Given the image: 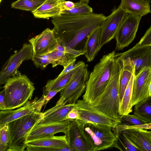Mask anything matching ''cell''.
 I'll return each mask as SVG.
<instances>
[{
  "label": "cell",
  "instance_id": "30",
  "mask_svg": "<svg viewBox=\"0 0 151 151\" xmlns=\"http://www.w3.org/2000/svg\"><path fill=\"white\" fill-rule=\"evenodd\" d=\"M89 1V0H80L78 2L74 3L73 8L69 10L63 11L62 14L82 15L92 13L93 9L88 5Z\"/></svg>",
  "mask_w": 151,
  "mask_h": 151
},
{
  "label": "cell",
  "instance_id": "11",
  "mask_svg": "<svg viewBox=\"0 0 151 151\" xmlns=\"http://www.w3.org/2000/svg\"><path fill=\"white\" fill-rule=\"evenodd\" d=\"M128 13L120 6L114 10L102 25L100 35L99 49L114 38L119 26Z\"/></svg>",
  "mask_w": 151,
  "mask_h": 151
},
{
  "label": "cell",
  "instance_id": "13",
  "mask_svg": "<svg viewBox=\"0 0 151 151\" xmlns=\"http://www.w3.org/2000/svg\"><path fill=\"white\" fill-rule=\"evenodd\" d=\"M29 41L32 46L33 55H36L49 53L56 48L59 42L53 30L48 28Z\"/></svg>",
  "mask_w": 151,
  "mask_h": 151
},
{
  "label": "cell",
  "instance_id": "41",
  "mask_svg": "<svg viewBox=\"0 0 151 151\" xmlns=\"http://www.w3.org/2000/svg\"><path fill=\"white\" fill-rule=\"evenodd\" d=\"M58 151H74L70 146L68 145L61 148L58 149Z\"/></svg>",
  "mask_w": 151,
  "mask_h": 151
},
{
  "label": "cell",
  "instance_id": "28",
  "mask_svg": "<svg viewBox=\"0 0 151 151\" xmlns=\"http://www.w3.org/2000/svg\"><path fill=\"white\" fill-rule=\"evenodd\" d=\"M52 60V67L60 65L65 67L70 60L66 52L65 47L59 42L56 48L48 53Z\"/></svg>",
  "mask_w": 151,
  "mask_h": 151
},
{
  "label": "cell",
  "instance_id": "23",
  "mask_svg": "<svg viewBox=\"0 0 151 151\" xmlns=\"http://www.w3.org/2000/svg\"><path fill=\"white\" fill-rule=\"evenodd\" d=\"M101 26L93 30L86 37L83 50L85 52L84 55L88 62L93 60L100 50L99 42Z\"/></svg>",
  "mask_w": 151,
  "mask_h": 151
},
{
  "label": "cell",
  "instance_id": "16",
  "mask_svg": "<svg viewBox=\"0 0 151 151\" xmlns=\"http://www.w3.org/2000/svg\"><path fill=\"white\" fill-rule=\"evenodd\" d=\"M26 144L27 151H58L69 145L65 135L40 138L27 142Z\"/></svg>",
  "mask_w": 151,
  "mask_h": 151
},
{
  "label": "cell",
  "instance_id": "36",
  "mask_svg": "<svg viewBox=\"0 0 151 151\" xmlns=\"http://www.w3.org/2000/svg\"><path fill=\"white\" fill-rule=\"evenodd\" d=\"M136 45L140 46H151V25Z\"/></svg>",
  "mask_w": 151,
  "mask_h": 151
},
{
  "label": "cell",
  "instance_id": "10",
  "mask_svg": "<svg viewBox=\"0 0 151 151\" xmlns=\"http://www.w3.org/2000/svg\"><path fill=\"white\" fill-rule=\"evenodd\" d=\"M142 17L128 14L118 28L114 38L115 50H122L134 40Z\"/></svg>",
  "mask_w": 151,
  "mask_h": 151
},
{
  "label": "cell",
  "instance_id": "43",
  "mask_svg": "<svg viewBox=\"0 0 151 151\" xmlns=\"http://www.w3.org/2000/svg\"><path fill=\"white\" fill-rule=\"evenodd\" d=\"M1 0H0V2H1Z\"/></svg>",
  "mask_w": 151,
  "mask_h": 151
},
{
  "label": "cell",
  "instance_id": "26",
  "mask_svg": "<svg viewBox=\"0 0 151 151\" xmlns=\"http://www.w3.org/2000/svg\"><path fill=\"white\" fill-rule=\"evenodd\" d=\"M134 75L131 77L120 103L119 113L122 116L132 111V98Z\"/></svg>",
  "mask_w": 151,
  "mask_h": 151
},
{
  "label": "cell",
  "instance_id": "22",
  "mask_svg": "<svg viewBox=\"0 0 151 151\" xmlns=\"http://www.w3.org/2000/svg\"><path fill=\"white\" fill-rule=\"evenodd\" d=\"M148 0H121V7L128 14L142 17L151 12Z\"/></svg>",
  "mask_w": 151,
  "mask_h": 151
},
{
  "label": "cell",
  "instance_id": "8",
  "mask_svg": "<svg viewBox=\"0 0 151 151\" xmlns=\"http://www.w3.org/2000/svg\"><path fill=\"white\" fill-rule=\"evenodd\" d=\"M33 55L31 44L23 45L22 48L10 56L4 65L0 72V83H5L7 79L19 73L18 69L22 63L31 59Z\"/></svg>",
  "mask_w": 151,
  "mask_h": 151
},
{
  "label": "cell",
  "instance_id": "9",
  "mask_svg": "<svg viewBox=\"0 0 151 151\" xmlns=\"http://www.w3.org/2000/svg\"><path fill=\"white\" fill-rule=\"evenodd\" d=\"M75 108L79 112L80 120L85 122L106 125L112 128L122 123L120 120L106 116L83 99L77 101L75 104Z\"/></svg>",
  "mask_w": 151,
  "mask_h": 151
},
{
  "label": "cell",
  "instance_id": "29",
  "mask_svg": "<svg viewBox=\"0 0 151 151\" xmlns=\"http://www.w3.org/2000/svg\"><path fill=\"white\" fill-rule=\"evenodd\" d=\"M46 0H17L11 5L12 8L32 12L41 6Z\"/></svg>",
  "mask_w": 151,
  "mask_h": 151
},
{
  "label": "cell",
  "instance_id": "40",
  "mask_svg": "<svg viewBox=\"0 0 151 151\" xmlns=\"http://www.w3.org/2000/svg\"><path fill=\"white\" fill-rule=\"evenodd\" d=\"M4 89L0 93V109L1 110H6L4 100Z\"/></svg>",
  "mask_w": 151,
  "mask_h": 151
},
{
  "label": "cell",
  "instance_id": "7",
  "mask_svg": "<svg viewBox=\"0 0 151 151\" xmlns=\"http://www.w3.org/2000/svg\"><path fill=\"white\" fill-rule=\"evenodd\" d=\"M88 67L85 63L74 73L69 82L60 91V98L56 105L76 103L85 91L90 74Z\"/></svg>",
  "mask_w": 151,
  "mask_h": 151
},
{
  "label": "cell",
  "instance_id": "19",
  "mask_svg": "<svg viewBox=\"0 0 151 151\" xmlns=\"http://www.w3.org/2000/svg\"><path fill=\"white\" fill-rule=\"evenodd\" d=\"M75 104L56 105L43 113L42 118L39 123L50 124L65 120L68 113L74 108Z\"/></svg>",
  "mask_w": 151,
  "mask_h": 151
},
{
  "label": "cell",
  "instance_id": "25",
  "mask_svg": "<svg viewBox=\"0 0 151 151\" xmlns=\"http://www.w3.org/2000/svg\"><path fill=\"white\" fill-rule=\"evenodd\" d=\"M82 65L76 68L60 77H57L53 79L49 80L43 88L42 95H46L49 91L51 90H62L69 82L74 73Z\"/></svg>",
  "mask_w": 151,
  "mask_h": 151
},
{
  "label": "cell",
  "instance_id": "17",
  "mask_svg": "<svg viewBox=\"0 0 151 151\" xmlns=\"http://www.w3.org/2000/svg\"><path fill=\"white\" fill-rule=\"evenodd\" d=\"M122 53L128 57L133 62L134 66V76L137 75L143 68L151 66V46L136 44Z\"/></svg>",
  "mask_w": 151,
  "mask_h": 151
},
{
  "label": "cell",
  "instance_id": "35",
  "mask_svg": "<svg viewBox=\"0 0 151 151\" xmlns=\"http://www.w3.org/2000/svg\"><path fill=\"white\" fill-rule=\"evenodd\" d=\"M122 139L123 143L122 142V143L126 151H140L136 145L123 134Z\"/></svg>",
  "mask_w": 151,
  "mask_h": 151
},
{
  "label": "cell",
  "instance_id": "27",
  "mask_svg": "<svg viewBox=\"0 0 151 151\" xmlns=\"http://www.w3.org/2000/svg\"><path fill=\"white\" fill-rule=\"evenodd\" d=\"M133 114L147 123H151V96L134 105Z\"/></svg>",
  "mask_w": 151,
  "mask_h": 151
},
{
  "label": "cell",
  "instance_id": "3",
  "mask_svg": "<svg viewBox=\"0 0 151 151\" xmlns=\"http://www.w3.org/2000/svg\"><path fill=\"white\" fill-rule=\"evenodd\" d=\"M115 50L103 56L89 74L83 99L92 104L103 93L110 78Z\"/></svg>",
  "mask_w": 151,
  "mask_h": 151
},
{
  "label": "cell",
  "instance_id": "4",
  "mask_svg": "<svg viewBox=\"0 0 151 151\" xmlns=\"http://www.w3.org/2000/svg\"><path fill=\"white\" fill-rule=\"evenodd\" d=\"M80 131L90 151L107 150L113 147L122 151L118 144V138L112 127L77 120Z\"/></svg>",
  "mask_w": 151,
  "mask_h": 151
},
{
  "label": "cell",
  "instance_id": "24",
  "mask_svg": "<svg viewBox=\"0 0 151 151\" xmlns=\"http://www.w3.org/2000/svg\"><path fill=\"white\" fill-rule=\"evenodd\" d=\"M123 63L119 80L120 103L123 98L125 91L132 76L134 74V66L129 58L124 55Z\"/></svg>",
  "mask_w": 151,
  "mask_h": 151
},
{
  "label": "cell",
  "instance_id": "34",
  "mask_svg": "<svg viewBox=\"0 0 151 151\" xmlns=\"http://www.w3.org/2000/svg\"><path fill=\"white\" fill-rule=\"evenodd\" d=\"M122 121L128 122L133 125H139L147 123L144 120L134 114L130 115L129 114L122 116L121 121Z\"/></svg>",
  "mask_w": 151,
  "mask_h": 151
},
{
  "label": "cell",
  "instance_id": "12",
  "mask_svg": "<svg viewBox=\"0 0 151 151\" xmlns=\"http://www.w3.org/2000/svg\"><path fill=\"white\" fill-rule=\"evenodd\" d=\"M45 105L44 96L38 99L35 97L32 100L19 109L14 110H6L0 112V124L8 123L9 122L19 118L25 115L35 112H40L42 107Z\"/></svg>",
  "mask_w": 151,
  "mask_h": 151
},
{
  "label": "cell",
  "instance_id": "18",
  "mask_svg": "<svg viewBox=\"0 0 151 151\" xmlns=\"http://www.w3.org/2000/svg\"><path fill=\"white\" fill-rule=\"evenodd\" d=\"M121 133L136 145L140 151H151V131L134 128L125 129Z\"/></svg>",
  "mask_w": 151,
  "mask_h": 151
},
{
  "label": "cell",
  "instance_id": "37",
  "mask_svg": "<svg viewBox=\"0 0 151 151\" xmlns=\"http://www.w3.org/2000/svg\"><path fill=\"white\" fill-rule=\"evenodd\" d=\"M76 120H81V118L78 110L74 108L68 113L66 120L70 122Z\"/></svg>",
  "mask_w": 151,
  "mask_h": 151
},
{
  "label": "cell",
  "instance_id": "39",
  "mask_svg": "<svg viewBox=\"0 0 151 151\" xmlns=\"http://www.w3.org/2000/svg\"><path fill=\"white\" fill-rule=\"evenodd\" d=\"M74 6V3L70 1H65L62 3V7L63 11L69 10L73 8Z\"/></svg>",
  "mask_w": 151,
  "mask_h": 151
},
{
  "label": "cell",
  "instance_id": "1",
  "mask_svg": "<svg viewBox=\"0 0 151 151\" xmlns=\"http://www.w3.org/2000/svg\"><path fill=\"white\" fill-rule=\"evenodd\" d=\"M106 17L102 14L93 12L82 15L62 14L52 17V30L63 46L75 49L91 32L102 25Z\"/></svg>",
  "mask_w": 151,
  "mask_h": 151
},
{
  "label": "cell",
  "instance_id": "21",
  "mask_svg": "<svg viewBox=\"0 0 151 151\" xmlns=\"http://www.w3.org/2000/svg\"><path fill=\"white\" fill-rule=\"evenodd\" d=\"M65 0H46L38 9L32 12L36 18L48 19L60 15L63 11L62 2Z\"/></svg>",
  "mask_w": 151,
  "mask_h": 151
},
{
  "label": "cell",
  "instance_id": "38",
  "mask_svg": "<svg viewBox=\"0 0 151 151\" xmlns=\"http://www.w3.org/2000/svg\"><path fill=\"white\" fill-rule=\"evenodd\" d=\"M61 90H51L49 91L46 95L45 96L42 95L44 96L45 104H46L53 97L58 93L60 92Z\"/></svg>",
  "mask_w": 151,
  "mask_h": 151
},
{
  "label": "cell",
  "instance_id": "33",
  "mask_svg": "<svg viewBox=\"0 0 151 151\" xmlns=\"http://www.w3.org/2000/svg\"><path fill=\"white\" fill-rule=\"evenodd\" d=\"M76 59L70 60L66 66L64 67L63 70L57 77H60L68 73L76 68L85 63L83 61H78L76 63Z\"/></svg>",
  "mask_w": 151,
  "mask_h": 151
},
{
  "label": "cell",
  "instance_id": "42",
  "mask_svg": "<svg viewBox=\"0 0 151 151\" xmlns=\"http://www.w3.org/2000/svg\"><path fill=\"white\" fill-rule=\"evenodd\" d=\"M151 96V80L150 86L149 96Z\"/></svg>",
  "mask_w": 151,
  "mask_h": 151
},
{
  "label": "cell",
  "instance_id": "5",
  "mask_svg": "<svg viewBox=\"0 0 151 151\" xmlns=\"http://www.w3.org/2000/svg\"><path fill=\"white\" fill-rule=\"evenodd\" d=\"M3 88L5 110L23 106L31 99L35 89L29 78L20 73L9 78Z\"/></svg>",
  "mask_w": 151,
  "mask_h": 151
},
{
  "label": "cell",
  "instance_id": "14",
  "mask_svg": "<svg viewBox=\"0 0 151 151\" xmlns=\"http://www.w3.org/2000/svg\"><path fill=\"white\" fill-rule=\"evenodd\" d=\"M71 124V122L67 120L50 124L38 123L32 128L29 134L26 142L53 136L58 133L63 132L65 134L68 131Z\"/></svg>",
  "mask_w": 151,
  "mask_h": 151
},
{
  "label": "cell",
  "instance_id": "15",
  "mask_svg": "<svg viewBox=\"0 0 151 151\" xmlns=\"http://www.w3.org/2000/svg\"><path fill=\"white\" fill-rule=\"evenodd\" d=\"M151 66L143 68L134 76L132 98L133 106L149 96Z\"/></svg>",
  "mask_w": 151,
  "mask_h": 151
},
{
  "label": "cell",
  "instance_id": "20",
  "mask_svg": "<svg viewBox=\"0 0 151 151\" xmlns=\"http://www.w3.org/2000/svg\"><path fill=\"white\" fill-rule=\"evenodd\" d=\"M65 135L69 145L74 151H90L80 131L77 120L71 122L70 127Z\"/></svg>",
  "mask_w": 151,
  "mask_h": 151
},
{
  "label": "cell",
  "instance_id": "32",
  "mask_svg": "<svg viewBox=\"0 0 151 151\" xmlns=\"http://www.w3.org/2000/svg\"><path fill=\"white\" fill-rule=\"evenodd\" d=\"M31 60L37 68L44 69L49 64H51L52 60L49 54L43 55H33Z\"/></svg>",
  "mask_w": 151,
  "mask_h": 151
},
{
  "label": "cell",
  "instance_id": "2",
  "mask_svg": "<svg viewBox=\"0 0 151 151\" xmlns=\"http://www.w3.org/2000/svg\"><path fill=\"white\" fill-rule=\"evenodd\" d=\"M123 63V57L121 53H116L109 83L103 93L92 104L97 110L106 116L121 121L122 116L119 113V80Z\"/></svg>",
  "mask_w": 151,
  "mask_h": 151
},
{
  "label": "cell",
  "instance_id": "6",
  "mask_svg": "<svg viewBox=\"0 0 151 151\" xmlns=\"http://www.w3.org/2000/svg\"><path fill=\"white\" fill-rule=\"evenodd\" d=\"M43 113L35 112L8 123L9 143L6 151H24L27 140L33 127L39 123Z\"/></svg>",
  "mask_w": 151,
  "mask_h": 151
},
{
  "label": "cell",
  "instance_id": "31",
  "mask_svg": "<svg viewBox=\"0 0 151 151\" xmlns=\"http://www.w3.org/2000/svg\"><path fill=\"white\" fill-rule=\"evenodd\" d=\"M0 151H7L9 143L8 123L0 124Z\"/></svg>",
  "mask_w": 151,
  "mask_h": 151
}]
</instances>
